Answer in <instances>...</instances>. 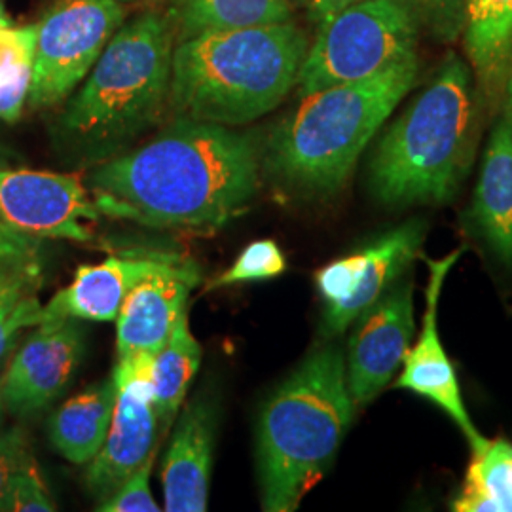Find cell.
I'll list each match as a JSON object with an SVG mask.
<instances>
[{
  "mask_svg": "<svg viewBox=\"0 0 512 512\" xmlns=\"http://www.w3.org/2000/svg\"><path fill=\"white\" fill-rule=\"evenodd\" d=\"M152 359L154 355L147 353L116 359L112 370L116 403L109 435L101 452L88 463L84 478L97 503L112 494L152 452H158L160 427L154 408Z\"/></svg>",
  "mask_w": 512,
  "mask_h": 512,
  "instance_id": "9",
  "label": "cell"
},
{
  "mask_svg": "<svg viewBox=\"0 0 512 512\" xmlns=\"http://www.w3.org/2000/svg\"><path fill=\"white\" fill-rule=\"evenodd\" d=\"M124 16L120 0H54L37 23L29 107L65 101L90 74Z\"/></svg>",
  "mask_w": 512,
  "mask_h": 512,
  "instance_id": "8",
  "label": "cell"
},
{
  "mask_svg": "<svg viewBox=\"0 0 512 512\" xmlns=\"http://www.w3.org/2000/svg\"><path fill=\"white\" fill-rule=\"evenodd\" d=\"M116 403V380L95 382L55 410L48 435L55 450L74 465H88L101 452Z\"/></svg>",
  "mask_w": 512,
  "mask_h": 512,
  "instance_id": "20",
  "label": "cell"
},
{
  "mask_svg": "<svg viewBox=\"0 0 512 512\" xmlns=\"http://www.w3.org/2000/svg\"><path fill=\"white\" fill-rule=\"evenodd\" d=\"M175 421L162 465L164 511H207L219 423L217 404L207 395H198L183 404Z\"/></svg>",
  "mask_w": 512,
  "mask_h": 512,
  "instance_id": "15",
  "label": "cell"
},
{
  "mask_svg": "<svg viewBox=\"0 0 512 512\" xmlns=\"http://www.w3.org/2000/svg\"><path fill=\"white\" fill-rule=\"evenodd\" d=\"M37 25L0 27V120L14 124L29 99Z\"/></svg>",
  "mask_w": 512,
  "mask_h": 512,
  "instance_id": "25",
  "label": "cell"
},
{
  "mask_svg": "<svg viewBox=\"0 0 512 512\" xmlns=\"http://www.w3.org/2000/svg\"><path fill=\"white\" fill-rule=\"evenodd\" d=\"M476 92L469 61L448 52L374 150L368 186L378 202L444 205L458 196L478 147Z\"/></svg>",
  "mask_w": 512,
  "mask_h": 512,
  "instance_id": "2",
  "label": "cell"
},
{
  "mask_svg": "<svg viewBox=\"0 0 512 512\" xmlns=\"http://www.w3.org/2000/svg\"><path fill=\"white\" fill-rule=\"evenodd\" d=\"M177 2H179V0H177Z\"/></svg>",
  "mask_w": 512,
  "mask_h": 512,
  "instance_id": "39",
  "label": "cell"
},
{
  "mask_svg": "<svg viewBox=\"0 0 512 512\" xmlns=\"http://www.w3.org/2000/svg\"><path fill=\"white\" fill-rule=\"evenodd\" d=\"M260 167L253 135L179 116L147 145L95 167L88 190L110 219L211 232L249 207Z\"/></svg>",
  "mask_w": 512,
  "mask_h": 512,
  "instance_id": "1",
  "label": "cell"
},
{
  "mask_svg": "<svg viewBox=\"0 0 512 512\" xmlns=\"http://www.w3.org/2000/svg\"><path fill=\"white\" fill-rule=\"evenodd\" d=\"M355 0H308L306 8L310 12V19L319 27L329 23L338 12H342L346 6H349Z\"/></svg>",
  "mask_w": 512,
  "mask_h": 512,
  "instance_id": "32",
  "label": "cell"
},
{
  "mask_svg": "<svg viewBox=\"0 0 512 512\" xmlns=\"http://www.w3.org/2000/svg\"><path fill=\"white\" fill-rule=\"evenodd\" d=\"M463 247L440 260H427L429 281L425 287V313L420 338L414 348L408 349L403 361V370L393 387L416 393L429 403L439 406L440 410L458 425L459 431L469 440V446L475 448L486 437L476 431L475 423L469 416V410L463 403L459 389L456 368L450 363L448 353L442 346L439 332V302L444 281L463 255Z\"/></svg>",
  "mask_w": 512,
  "mask_h": 512,
  "instance_id": "14",
  "label": "cell"
},
{
  "mask_svg": "<svg viewBox=\"0 0 512 512\" xmlns=\"http://www.w3.org/2000/svg\"><path fill=\"white\" fill-rule=\"evenodd\" d=\"M469 217L494 255L512 266V128L505 118L484 150Z\"/></svg>",
  "mask_w": 512,
  "mask_h": 512,
  "instance_id": "18",
  "label": "cell"
},
{
  "mask_svg": "<svg viewBox=\"0 0 512 512\" xmlns=\"http://www.w3.org/2000/svg\"><path fill=\"white\" fill-rule=\"evenodd\" d=\"M421 25L404 0H355L317 29L298 76V95L363 80L418 54Z\"/></svg>",
  "mask_w": 512,
  "mask_h": 512,
  "instance_id": "7",
  "label": "cell"
},
{
  "mask_svg": "<svg viewBox=\"0 0 512 512\" xmlns=\"http://www.w3.org/2000/svg\"><path fill=\"white\" fill-rule=\"evenodd\" d=\"M4 25H12V19L8 18V14L0 2V27H4Z\"/></svg>",
  "mask_w": 512,
  "mask_h": 512,
  "instance_id": "35",
  "label": "cell"
},
{
  "mask_svg": "<svg viewBox=\"0 0 512 512\" xmlns=\"http://www.w3.org/2000/svg\"><path fill=\"white\" fill-rule=\"evenodd\" d=\"M463 44L478 92L495 107L512 67V0H467Z\"/></svg>",
  "mask_w": 512,
  "mask_h": 512,
  "instance_id": "19",
  "label": "cell"
},
{
  "mask_svg": "<svg viewBox=\"0 0 512 512\" xmlns=\"http://www.w3.org/2000/svg\"><path fill=\"white\" fill-rule=\"evenodd\" d=\"M503 103H505V120L511 124L512 128V67L507 84H505V93H503Z\"/></svg>",
  "mask_w": 512,
  "mask_h": 512,
  "instance_id": "33",
  "label": "cell"
},
{
  "mask_svg": "<svg viewBox=\"0 0 512 512\" xmlns=\"http://www.w3.org/2000/svg\"><path fill=\"white\" fill-rule=\"evenodd\" d=\"M42 281L40 256L0 260V374L18 348L23 330L40 323Z\"/></svg>",
  "mask_w": 512,
  "mask_h": 512,
  "instance_id": "22",
  "label": "cell"
},
{
  "mask_svg": "<svg viewBox=\"0 0 512 512\" xmlns=\"http://www.w3.org/2000/svg\"><path fill=\"white\" fill-rule=\"evenodd\" d=\"M33 461L29 437L21 427L0 433V499L6 494L12 478Z\"/></svg>",
  "mask_w": 512,
  "mask_h": 512,
  "instance_id": "30",
  "label": "cell"
},
{
  "mask_svg": "<svg viewBox=\"0 0 512 512\" xmlns=\"http://www.w3.org/2000/svg\"><path fill=\"white\" fill-rule=\"evenodd\" d=\"M418 74L420 59L414 54L382 73L302 97L298 109L272 131L262 167L300 194L340 192L376 131L416 86Z\"/></svg>",
  "mask_w": 512,
  "mask_h": 512,
  "instance_id": "3",
  "label": "cell"
},
{
  "mask_svg": "<svg viewBox=\"0 0 512 512\" xmlns=\"http://www.w3.org/2000/svg\"><path fill=\"white\" fill-rule=\"evenodd\" d=\"M4 414H6V403H4V391H2V378H0V427L4 421Z\"/></svg>",
  "mask_w": 512,
  "mask_h": 512,
  "instance_id": "34",
  "label": "cell"
},
{
  "mask_svg": "<svg viewBox=\"0 0 512 512\" xmlns=\"http://www.w3.org/2000/svg\"><path fill=\"white\" fill-rule=\"evenodd\" d=\"M308 50L293 19L184 38L173 50L169 107L230 128L255 122L296 86Z\"/></svg>",
  "mask_w": 512,
  "mask_h": 512,
  "instance_id": "5",
  "label": "cell"
},
{
  "mask_svg": "<svg viewBox=\"0 0 512 512\" xmlns=\"http://www.w3.org/2000/svg\"><path fill=\"white\" fill-rule=\"evenodd\" d=\"M167 251L133 249L112 255L95 266H80L73 283L42 306L40 321H116L120 308L135 283L156 268Z\"/></svg>",
  "mask_w": 512,
  "mask_h": 512,
  "instance_id": "16",
  "label": "cell"
},
{
  "mask_svg": "<svg viewBox=\"0 0 512 512\" xmlns=\"http://www.w3.org/2000/svg\"><path fill=\"white\" fill-rule=\"evenodd\" d=\"M420 21L421 29L444 42L454 44L467 27V0H406Z\"/></svg>",
  "mask_w": 512,
  "mask_h": 512,
  "instance_id": "27",
  "label": "cell"
},
{
  "mask_svg": "<svg viewBox=\"0 0 512 512\" xmlns=\"http://www.w3.org/2000/svg\"><path fill=\"white\" fill-rule=\"evenodd\" d=\"M152 452L131 475L105 499L99 501L97 511L101 512H158L162 507L150 492V476L156 461Z\"/></svg>",
  "mask_w": 512,
  "mask_h": 512,
  "instance_id": "28",
  "label": "cell"
},
{
  "mask_svg": "<svg viewBox=\"0 0 512 512\" xmlns=\"http://www.w3.org/2000/svg\"><path fill=\"white\" fill-rule=\"evenodd\" d=\"M414 327L412 283L389 289L357 317L346 355L349 395L355 406L374 401L391 384L410 349Z\"/></svg>",
  "mask_w": 512,
  "mask_h": 512,
  "instance_id": "12",
  "label": "cell"
},
{
  "mask_svg": "<svg viewBox=\"0 0 512 512\" xmlns=\"http://www.w3.org/2000/svg\"><path fill=\"white\" fill-rule=\"evenodd\" d=\"M355 414L346 357L323 346L296 366L262 406L256 471L266 512H293L329 471Z\"/></svg>",
  "mask_w": 512,
  "mask_h": 512,
  "instance_id": "4",
  "label": "cell"
},
{
  "mask_svg": "<svg viewBox=\"0 0 512 512\" xmlns=\"http://www.w3.org/2000/svg\"><path fill=\"white\" fill-rule=\"evenodd\" d=\"M202 274L186 256L169 253L129 291L116 317V359L164 348Z\"/></svg>",
  "mask_w": 512,
  "mask_h": 512,
  "instance_id": "13",
  "label": "cell"
},
{
  "mask_svg": "<svg viewBox=\"0 0 512 512\" xmlns=\"http://www.w3.org/2000/svg\"><path fill=\"white\" fill-rule=\"evenodd\" d=\"M122 4H128V2H139V0H120Z\"/></svg>",
  "mask_w": 512,
  "mask_h": 512,
  "instance_id": "37",
  "label": "cell"
},
{
  "mask_svg": "<svg viewBox=\"0 0 512 512\" xmlns=\"http://www.w3.org/2000/svg\"><path fill=\"white\" fill-rule=\"evenodd\" d=\"M202 355V346L188 325V311H184L167 344L152 359V391L160 435H165L177 420Z\"/></svg>",
  "mask_w": 512,
  "mask_h": 512,
  "instance_id": "21",
  "label": "cell"
},
{
  "mask_svg": "<svg viewBox=\"0 0 512 512\" xmlns=\"http://www.w3.org/2000/svg\"><path fill=\"white\" fill-rule=\"evenodd\" d=\"M294 6H306L308 0H293Z\"/></svg>",
  "mask_w": 512,
  "mask_h": 512,
  "instance_id": "36",
  "label": "cell"
},
{
  "mask_svg": "<svg viewBox=\"0 0 512 512\" xmlns=\"http://www.w3.org/2000/svg\"><path fill=\"white\" fill-rule=\"evenodd\" d=\"M175 31L147 12L122 25L59 118L65 145L82 162L109 160L158 122L169 105Z\"/></svg>",
  "mask_w": 512,
  "mask_h": 512,
  "instance_id": "6",
  "label": "cell"
},
{
  "mask_svg": "<svg viewBox=\"0 0 512 512\" xmlns=\"http://www.w3.org/2000/svg\"><path fill=\"white\" fill-rule=\"evenodd\" d=\"M99 217L90 190L76 175L0 169V219L27 236L86 243Z\"/></svg>",
  "mask_w": 512,
  "mask_h": 512,
  "instance_id": "10",
  "label": "cell"
},
{
  "mask_svg": "<svg viewBox=\"0 0 512 512\" xmlns=\"http://www.w3.org/2000/svg\"><path fill=\"white\" fill-rule=\"evenodd\" d=\"M287 258L274 239H260L243 249L236 262L222 274L213 277L207 283V291H215L220 287H232L241 283H255L275 279L285 274Z\"/></svg>",
  "mask_w": 512,
  "mask_h": 512,
  "instance_id": "26",
  "label": "cell"
},
{
  "mask_svg": "<svg viewBox=\"0 0 512 512\" xmlns=\"http://www.w3.org/2000/svg\"><path fill=\"white\" fill-rule=\"evenodd\" d=\"M40 256V239L27 236L0 219V260Z\"/></svg>",
  "mask_w": 512,
  "mask_h": 512,
  "instance_id": "31",
  "label": "cell"
},
{
  "mask_svg": "<svg viewBox=\"0 0 512 512\" xmlns=\"http://www.w3.org/2000/svg\"><path fill=\"white\" fill-rule=\"evenodd\" d=\"M293 0H179V35L236 31L291 21Z\"/></svg>",
  "mask_w": 512,
  "mask_h": 512,
  "instance_id": "24",
  "label": "cell"
},
{
  "mask_svg": "<svg viewBox=\"0 0 512 512\" xmlns=\"http://www.w3.org/2000/svg\"><path fill=\"white\" fill-rule=\"evenodd\" d=\"M55 509L54 499L35 461L12 478L0 499V512H52Z\"/></svg>",
  "mask_w": 512,
  "mask_h": 512,
  "instance_id": "29",
  "label": "cell"
},
{
  "mask_svg": "<svg viewBox=\"0 0 512 512\" xmlns=\"http://www.w3.org/2000/svg\"><path fill=\"white\" fill-rule=\"evenodd\" d=\"M425 224L410 220L385 232L355 253V285L348 298L323 313V332L336 336L384 296L395 279L418 258Z\"/></svg>",
  "mask_w": 512,
  "mask_h": 512,
  "instance_id": "17",
  "label": "cell"
},
{
  "mask_svg": "<svg viewBox=\"0 0 512 512\" xmlns=\"http://www.w3.org/2000/svg\"><path fill=\"white\" fill-rule=\"evenodd\" d=\"M452 509L512 512V442L484 439L471 448V463Z\"/></svg>",
  "mask_w": 512,
  "mask_h": 512,
  "instance_id": "23",
  "label": "cell"
},
{
  "mask_svg": "<svg viewBox=\"0 0 512 512\" xmlns=\"http://www.w3.org/2000/svg\"><path fill=\"white\" fill-rule=\"evenodd\" d=\"M404 2H406V0H404Z\"/></svg>",
  "mask_w": 512,
  "mask_h": 512,
  "instance_id": "38",
  "label": "cell"
},
{
  "mask_svg": "<svg viewBox=\"0 0 512 512\" xmlns=\"http://www.w3.org/2000/svg\"><path fill=\"white\" fill-rule=\"evenodd\" d=\"M84 353L78 319L40 321L2 370L6 412L33 418L67 389Z\"/></svg>",
  "mask_w": 512,
  "mask_h": 512,
  "instance_id": "11",
  "label": "cell"
}]
</instances>
